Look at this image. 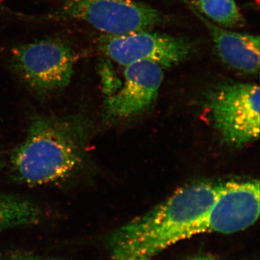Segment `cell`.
<instances>
[{"label": "cell", "mask_w": 260, "mask_h": 260, "mask_svg": "<svg viewBox=\"0 0 260 260\" xmlns=\"http://www.w3.org/2000/svg\"><path fill=\"white\" fill-rule=\"evenodd\" d=\"M91 121L83 113L36 114L25 139L13 150V178L28 186L59 184L71 179L87 160Z\"/></svg>", "instance_id": "1"}, {"label": "cell", "mask_w": 260, "mask_h": 260, "mask_svg": "<svg viewBox=\"0 0 260 260\" xmlns=\"http://www.w3.org/2000/svg\"><path fill=\"white\" fill-rule=\"evenodd\" d=\"M225 182L181 188L153 209L118 228L108 241L110 260H152L191 231L213 205Z\"/></svg>", "instance_id": "2"}, {"label": "cell", "mask_w": 260, "mask_h": 260, "mask_svg": "<svg viewBox=\"0 0 260 260\" xmlns=\"http://www.w3.org/2000/svg\"><path fill=\"white\" fill-rule=\"evenodd\" d=\"M57 8L46 20L85 22L106 35L150 31L162 22L161 13L135 0H56Z\"/></svg>", "instance_id": "3"}, {"label": "cell", "mask_w": 260, "mask_h": 260, "mask_svg": "<svg viewBox=\"0 0 260 260\" xmlns=\"http://www.w3.org/2000/svg\"><path fill=\"white\" fill-rule=\"evenodd\" d=\"M76 58L67 43L46 39L15 48L11 65L25 86L40 96H47L69 85Z\"/></svg>", "instance_id": "4"}, {"label": "cell", "mask_w": 260, "mask_h": 260, "mask_svg": "<svg viewBox=\"0 0 260 260\" xmlns=\"http://www.w3.org/2000/svg\"><path fill=\"white\" fill-rule=\"evenodd\" d=\"M207 105L215 129L226 144L240 148L259 138V85H219L208 94Z\"/></svg>", "instance_id": "5"}, {"label": "cell", "mask_w": 260, "mask_h": 260, "mask_svg": "<svg viewBox=\"0 0 260 260\" xmlns=\"http://www.w3.org/2000/svg\"><path fill=\"white\" fill-rule=\"evenodd\" d=\"M259 182L255 179L226 181L210 210L193 229L205 233L232 234L251 226L259 215Z\"/></svg>", "instance_id": "6"}, {"label": "cell", "mask_w": 260, "mask_h": 260, "mask_svg": "<svg viewBox=\"0 0 260 260\" xmlns=\"http://www.w3.org/2000/svg\"><path fill=\"white\" fill-rule=\"evenodd\" d=\"M99 47L108 57L124 68L144 61L172 68L184 60L191 49L184 39L151 30L121 36L105 34L99 39Z\"/></svg>", "instance_id": "7"}, {"label": "cell", "mask_w": 260, "mask_h": 260, "mask_svg": "<svg viewBox=\"0 0 260 260\" xmlns=\"http://www.w3.org/2000/svg\"><path fill=\"white\" fill-rule=\"evenodd\" d=\"M164 75V68L154 61H140L125 67L120 89L106 97L105 119L118 120L144 112L156 99Z\"/></svg>", "instance_id": "8"}, {"label": "cell", "mask_w": 260, "mask_h": 260, "mask_svg": "<svg viewBox=\"0 0 260 260\" xmlns=\"http://www.w3.org/2000/svg\"><path fill=\"white\" fill-rule=\"evenodd\" d=\"M192 10L209 30L219 56L225 64L247 74H256L259 72L258 36L226 30L200 15L196 10Z\"/></svg>", "instance_id": "9"}, {"label": "cell", "mask_w": 260, "mask_h": 260, "mask_svg": "<svg viewBox=\"0 0 260 260\" xmlns=\"http://www.w3.org/2000/svg\"><path fill=\"white\" fill-rule=\"evenodd\" d=\"M44 218L42 208L28 198L0 193V233L37 225Z\"/></svg>", "instance_id": "10"}, {"label": "cell", "mask_w": 260, "mask_h": 260, "mask_svg": "<svg viewBox=\"0 0 260 260\" xmlns=\"http://www.w3.org/2000/svg\"><path fill=\"white\" fill-rule=\"evenodd\" d=\"M203 16L223 28H235L244 24V17L235 0H191Z\"/></svg>", "instance_id": "11"}, {"label": "cell", "mask_w": 260, "mask_h": 260, "mask_svg": "<svg viewBox=\"0 0 260 260\" xmlns=\"http://www.w3.org/2000/svg\"><path fill=\"white\" fill-rule=\"evenodd\" d=\"M0 260H62L23 251H11L0 253Z\"/></svg>", "instance_id": "12"}, {"label": "cell", "mask_w": 260, "mask_h": 260, "mask_svg": "<svg viewBox=\"0 0 260 260\" xmlns=\"http://www.w3.org/2000/svg\"><path fill=\"white\" fill-rule=\"evenodd\" d=\"M190 260H218L215 258L211 257V256H198V257L194 258V259Z\"/></svg>", "instance_id": "13"}, {"label": "cell", "mask_w": 260, "mask_h": 260, "mask_svg": "<svg viewBox=\"0 0 260 260\" xmlns=\"http://www.w3.org/2000/svg\"><path fill=\"white\" fill-rule=\"evenodd\" d=\"M2 164H3V160H2L1 155H0V169L2 168Z\"/></svg>", "instance_id": "14"}]
</instances>
